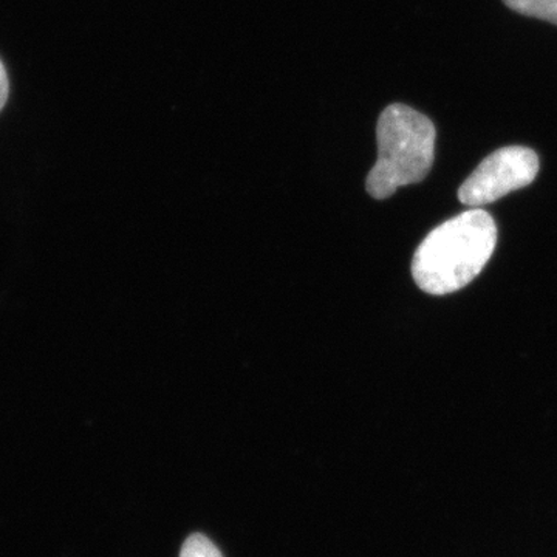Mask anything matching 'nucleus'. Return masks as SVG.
Here are the masks:
<instances>
[{"label":"nucleus","mask_w":557,"mask_h":557,"mask_svg":"<svg viewBox=\"0 0 557 557\" xmlns=\"http://www.w3.org/2000/svg\"><path fill=\"white\" fill-rule=\"evenodd\" d=\"M497 245V226L482 208L446 220L428 234L412 259V276L428 295L467 287L485 269Z\"/></svg>","instance_id":"f257e3e1"},{"label":"nucleus","mask_w":557,"mask_h":557,"mask_svg":"<svg viewBox=\"0 0 557 557\" xmlns=\"http://www.w3.org/2000/svg\"><path fill=\"white\" fill-rule=\"evenodd\" d=\"M504 3L523 16L536 17L557 25V0H504Z\"/></svg>","instance_id":"20e7f679"},{"label":"nucleus","mask_w":557,"mask_h":557,"mask_svg":"<svg viewBox=\"0 0 557 557\" xmlns=\"http://www.w3.org/2000/svg\"><path fill=\"white\" fill-rule=\"evenodd\" d=\"M434 123L406 104H392L376 124L379 160L369 172L366 189L373 199H388L401 186L423 182L435 159Z\"/></svg>","instance_id":"f03ea898"},{"label":"nucleus","mask_w":557,"mask_h":557,"mask_svg":"<svg viewBox=\"0 0 557 557\" xmlns=\"http://www.w3.org/2000/svg\"><path fill=\"white\" fill-rule=\"evenodd\" d=\"M539 157L533 149L508 146L487 156L458 189V199L469 208L494 203L509 193L531 185L539 174Z\"/></svg>","instance_id":"7ed1b4c3"},{"label":"nucleus","mask_w":557,"mask_h":557,"mask_svg":"<svg viewBox=\"0 0 557 557\" xmlns=\"http://www.w3.org/2000/svg\"><path fill=\"white\" fill-rule=\"evenodd\" d=\"M10 94L9 75H7L5 65L0 61V110L7 104Z\"/></svg>","instance_id":"423d86ee"},{"label":"nucleus","mask_w":557,"mask_h":557,"mask_svg":"<svg viewBox=\"0 0 557 557\" xmlns=\"http://www.w3.org/2000/svg\"><path fill=\"white\" fill-rule=\"evenodd\" d=\"M180 557H223L220 549L203 534H193L183 544Z\"/></svg>","instance_id":"39448f33"}]
</instances>
